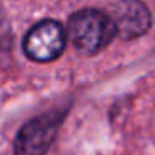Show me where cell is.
<instances>
[{"label": "cell", "mask_w": 155, "mask_h": 155, "mask_svg": "<svg viewBox=\"0 0 155 155\" xmlns=\"http://www.w3.org/2000/svg\"><path fill=\"white\" fill-rule=\"evenodd\" d=\"M67 34L80 54L97 55L117 37V28L108 14L95 8H84L68 18Z\"/></svg>", "instance_id": "obj_1"}, {"label": "cell", "mask_w": 155, "mask_h": 155, "mask_svg": "<svg viewBox=\"0 0 155 155\" xmlns=\"http://www.w3.org/2000/svg\"><path fill=\"white\" fill-rule=\"evenodd\" d=\"M67 115V108L50 110L28 120L14 142L15 155H45Z\"/></svg>", "instance_id": "obj_2"}, {"label": "cell", "mask_w": 155, "mask_h": 155, "mask_svg": "<svg viewBox=\"0 0 155 155\" xmlns=\"http://www.w3.org/2000/svg\"><path fill=\"white\" fill-rule=\"evenodd\" d=\"M67 45V34L55 20H44L32 27L24 38V52L34 62L55 60Z\"/></svg>", "instance_id": "obj_3"}, {"label": "cell", "mask_w": 155, "mask_h": 155, "mask_svg": "<svg viewBox=\"0 0 155 155\" xmlns=\"http://www.w3.org/2000/svg\"><path fill=\"white\" fill-rule=\"evenodd\" d=\"M107 14L117 28V37L122 40L142 37L152 25L150 12L140 0H117L108 7Z\"/></svg>", "instance_id": "obj_4"}, {"label": "cell", "mask_w": 155, "mask_h": 155, "mask_svg": "<svg viewBox=\"0 0 155 155\" xmlns=\"http://www.w3.org/2000/svg\"><path fill=\"white\" fill-rule=\"evenodd\" d=\"M12 42H14V32H12L10 20L7 12L0 5V52L8 50L12 47Z\"/></svg>", "instance_id": "obj_5"}]
</instances>
